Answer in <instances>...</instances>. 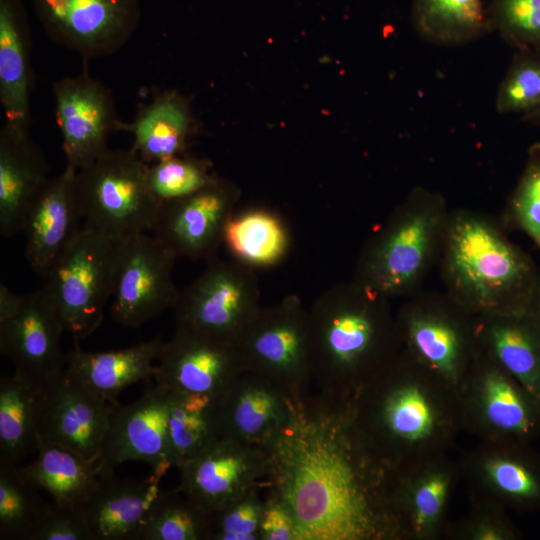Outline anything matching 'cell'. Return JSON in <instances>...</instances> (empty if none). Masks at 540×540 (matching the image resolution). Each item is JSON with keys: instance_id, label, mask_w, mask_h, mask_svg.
<instances>
[{"instance_id": "cell-1", "label": "cell", "mask_w": 540, "mask_h": 540, "mask_svg": "<svg viewBox=\"0 0 540 540\" xmlns=\"http://www.w3.org/2000/svg\"><path fill=\"white\" fill-rule=\"evenodd\" d=\"M268 496L292 516L296 540H373L391 536L381 456L353 404L311 393L291 400L265 445Z\"/></svg>"}, {"instance_id": "cell-2", "label": "cell", "mask_w": 540, "mask_h": 540, "mask_svg": "<svg viewBox=\"0 0 540 540\" xmlns=\"http://www.w3.org/2000/svg\"><path fill=\"white\" fill-rule=\"evenodd\" d=\"M389 301L352 280L329 287L314 302L309 316L317 392L353 403L364 383L379 377L392 345Z\"/></svg>"}, {"instance_id": "cell-3", "label": "cell", "mask_w": 540, "mask_h": 540, "mask_svg": "<svg viewBox=\"0 0 540 540\" xmlns=\"http://www.w3.org/2000/svg\"><path fill=\"white\" fill-rule=\"evenodd\" d=\"M438 263L445 293L477 316L526 311L540 271L504 224L469 209L450 211Z\"/></svg>"}, {"instance_id": "cell-4", "label": "cell", "mask_w": 540, "mask_h": 540, "mask_svg": "<svg viewBox=\"0 0 540 540\" xmlns=\"http://www.w3.org/2000/svg\"><path fill=\"white\" fill-rule=\"evenodd\" d=\"M450 211L440 193L413 188L363 247L353 281L390 300L422 290L439 261Z\"/></svg>"}, {"instance_id": "cell-5", "label": "cell", "mask_w": 540, "mask_h": 540, "mask_svg": "<svg viewBox=\"0 0 540 540\" xmlns=\"http://www.w3.org/2000/svg\"><path fill=\"white\" fill-rule=\"evenodd\" d=\"M126 239L83 224L44 277L42 289L74 340L87 338L101 325Z\"/></svg>"}, {"instance_id": "cell-6", "label": "cell", "mask_w": 540, "mask_h": 540, "mask_svg": "<svg viewBox=\"0 0 540 540\" xmlns=\"http://www.w3.org/2000/svg\"><path fill=\"white\" fill-rule=\"evenodd\" d=\"M148 168L132 148H109L77 170L76 195L84 224L119 238L152 231L160 203L149 188Z\"/></svg>"}, {"instance_id": "cell-7", "label": "cell", "mask_w": 540, "mask_h": 540, "mask_svg": "<svg viewBox=\"0 0 540 540\" xmlns=\"http://www.w3.org/2000/svg\"><path fill=\"white\" fill-rule=\"evenodd\" d=\"M310 316L294 294L260 307L236 345L243 372L261 375L300 398L310 392Z\"/></svg>"}, {"instance_id": "cell-8", "label": "cell", "mask_w": 540, "mask_h": 540, "mask_svg": "<svg viewBox=\"0 0 540 540\" xmlns=\"http://www.w3.org/2000/svg\"><path fill=\"white\" fill-rule=\"evenodd\" d=\"M254 269L214 256L180 291L172 308L176 328L235 342L261 307Z\"/></svg>"}, {"instance_id": "cell-9", "label": "cell", "mask_w": 540, "mask_h": 540, "mask_svg": "<svg viewBox=\"0 0 540 540\" xmlns=\"http://www.w3.org/2000/svg\"><path fill=\"white\" fill-rule=\"evenodd\" d=\"M48 37L83 60L116 53L132 38L141 0H32Z\"/></svg>"}, {"instance_id": "cell-10", "label": "cell", "mask_w": 540, "mask_h": 540, "mask_svg": "<svg viewBox=\"0 0 540 540\" xmlns=\"http://www.w3.org/2000/svg\"><path fill=\"white\" fill-rule=\"evenodd\" d=\"M176 259L154 235L126 239L110 306L115 322L139 327L174 307L180 293L172 275Z\"/></svg>"}, {"instance_id": "cell-11", "label": "cell", "mask_w": 540, "mask_h": 540, "mask_svg": "<svg viewBox=\"0 0 540 540\" xmlns=\"http://www.w3.org/2000/svg\"><path fill=\"white\" fill-rule=\"evenodd\" d=\"M177 469L176 489L212 513L265 487L269 456L265 446L219 437Z\"/></svg>"}, {"instance_id": "cell-12", "label": "cell", "mask_w": 540, "mask_h": 540, "mask_svg": "<svg viewBox=\"0 0 540 540\" xmlns=\"http://www.w3.org/2000/svg\"><path fill=\"white\" fill-rule=\"evenodd\" d=\"M52 93L66 164L79 170L107 151L110 134L120 131L115 99L86 64L78 75L55 81Z\"/></svg>"}, {"instance_id": "cell-13", "label": "cell", "mask_w": 540, "mask_h": 540, "mask_svg": "<svg viewBox=\"0 0 540 540\" xmlns=\"http://www.w3.org/2000/svg\"><path fill=\"white\" fill-rule=\"evenodd\" d=\"M171 389L156 383L135 401L118 405L111 417L96 467L99 476L114 473L126 461L145 462L163 477L168 458V414Z\"/></svg>"}, {"instance_id": "cell-14", "label": "cell", "mask_w": 540, "mask_h": 540, "mask_svg": "<svg viewBox=\"0 0 540 540\" xmlns=\"http://www.w3.org/2000/svg\"><path fill=\"white\" fill-rule=\"evenodd\" d=\"M156 362V383L215 399L243 372L235 342L182 328L162 342Z\"/></svg>"}, {"instance_id": "cell-15", "label": "cell", "mask_w": 540, "mask_h": 540, "mask_svg": "<svg viewBox=\"0 0 540 540\" xmlns=\"http://www.w3.org/2000/svg\"><path fill=\"white\" fill-rule=\"evenodd\" d=\"M237 200V190L216 179L195 193L162 203L153 235L177 258L206 261L223 244L224 228Z\"/></svg>"}, {"instance_id": "cell-16", "label": "cell", "mask_w": 540, "mask_h": 540, "mask_svg": "<svg viewBox=\"0 0 540 540\" xmlns=\"http://www.w3.org/2000/svg\"><path fill=\"white\" fill-rule=\"evenodd\" d=\"M116 407L64 371L43 384L40 444L62 446L97 463Z\"/></svg>"}, {"instance_id": "cell-17", "label": "cell", "mask_w": 540, "mask_h": 540, "mask_svg": "<svg viewBox=\"0 0 540 540\" xmlns=\"http://www.w3.org/2000/svg\"><path fill=\"white\" fill-rule=\"evenodd\" d=\"M63 333L61 319L41 287L23 294L18 309L0 319V351L16 370L43 385L65 371Z\"/></svg>"}, {"instance_id": "cell-18", "label": "cell", "mask_w": 540, "mask_h": 540, "mask_svg": "<svg viewBox=\"0 0 540 540\" xmlns=\"http://www.w3.org/2000/svg\"><path fill=\"white\" fill-rule=\"evenodd\" d=\"M408 298L400 322L412 352L432 369L455 375L467 353L465 318L473 314L445 292L420 290Z\"/></svg>"}, {"instance_id": "cell-19", "label": "cell", "mask_w": 540, "mask_h": 540, "mask_svg": "<svg viewBox=\"0 0 540 540\" xmlns=\"http://www.w3.org/2000/svg\"><path fill=\"white\" fill-rule=\"evenodd\" d=\"M76 175L77 170L66 164L59 175L49 179L24 222L26 259L43 278L81 228Z\"/></svg>"}, {"instance_id": "cell-20", "label": "cell", "mask_w": 540, "mask_h": 540, "mask_svg": "<svg viewBox=\"0 0 540 540\" xmlns=\"http://www.w3.org/2000/svg\"><path fill=\"white\" fill-rule=\"evenodd\" d=\"M45 156L29 127L4 122L0 130V233L23 231L32 204L49 181Z\"/></svg>"}, {"instance_id": "cell-21", "label": "cell", "mask_w": 540, "mask_h": 540, "mask_svg": "<svg viewBox=\"0 0 540 540\" xmlns=\"http://www.w3.org/2000/svg\"><path fill=\"white\" fill-rule=\"evenodd\" d=\"M291 400L275 382L242 372L218 400L220 437L265 446L288 416Z\"/></svg>"}, {"instance_id": "cell-22", "label": "cell", "mask_w": 540, "mask_h": 540, "mask_svg": "<svg viewBox=\"0 0 540 540\" xmlns=\"http://www.w3.org/2000/svg\"><path fill=\"white\" fill-rule=\"evenodd\" d=\"M161 477L100 480L80 509L92 540H137L145 516L159 494Z\"/></svg>"}, {"instance_id": "cell-23", "label": "cell", "mask_w": 540, "mask_h": 540, "mask_svg": "<svg viewBox=\"0 0 540 540\" xmlns=\"http://www.w3.org/2000/svg\"><path fill=\"white\" fill-rule=\"evenodd\" d=\"M66 353L65 372L81 385L111 405L118 406L123 389L154 378L162 341L154 338L117 350L90 352L82 350L78 340Z\"/></svg>"}, {"instance_id": "cell-24", "label": "cell", "mask_w": 540, "mask_h": 540, "mask_svg": "<svg viewBox=\"0 0 540 540\" xmlns=\"http://www.w3.org/2000/svg\"><path fill=\"white\" fill-rule=\"evenodd\" d=\"M31 37L21 0H0V103L5 122L30 127Z\"/></svg>"}, {"instance_id": "cell-25", "label": "cell", "mask_w": 540, "mask_h": 540, "mask_svg": "<svg viewBox=\"0 0 540 540\" xmlns=\"http://www.w3.org/2000/svg\"><path fill=\"white\" fill-rule=\"evenodd\" d=\"M476 338L540 404V325L526 311L479 315Z\"/></svg>"}, {"instance_id": "cell-26", "label": "cell", "mask_w": 540, "mask_h": 540, "mask_svg": "<svg viewBox=\"0 0 540 540\" xmlns=\"http://www.w3.org/2000/svg\"><path fill=\"white\" fill-rule=\"evenodd\" d=\"M43 385L14 370L0 379V466L16 467L40 444Z\"/></svg>"}, {"instance_id": "cell-27", "label": "cell", "mask_w": 540, "mask_h": 540, "mask_svg": "<svg viewBox=\"0 0 540 540\" xmlns=\"http://www.w3.org/2000/svg\"><path fill=\"white\" fill-rule=\"evenodd\" d=\"M120 131L133 136L132 149L147 164L182 155L192 132L186 101L176 92L162 91L143 106Z\"/></svg>"}, {"instance_id": "cell-28", "label": "cell", "mask_w": 540, "mask_h": 540, "mask_svg": "<svg viewBox=\"0 0 540 540\" xmlns=\"http://www.w3.org/2000/svg\"><path fill=\"white\" fill-rule=\"evenodd\" d=\"M17 468L27 481L61 507H81L100 480L94 461L53 444H40L36 458Z\"/></svg>"}, {"instance_id": "cell-29", "label": "cell", "mask_w": 540, "mask_h": 540, "mask_svg": "<svg viewBox=\"0 0 540 540\" xmlns=\"http://www.w3.org/2000/svg\"><path fill=\"white\" fill-rule=\"evenodd\" d=\"M223 244L236 261L253 269L277 265L290 248V234L276 213L264 208L233 212L226 222Z\"/></svg>"}, {"instance_id": "cell-30", "label": "cell", "mask_w": 540, "mask_h": 540, "mask_svg": "<svg viewBox=\"0 0 540 540\" xmlns=\"http://www.w3.org/2000/svg\"><path fill=\"white\" fill-rule=\"evenodd\" d=\"M168 458L179 468L220 437L218 400L171 390Z\"/></svg>"}, {"instance_id": "cell-31", "label": "cell", "mask_w": 540, "mask_h": 540, "mask_svg": "<svg viewBox=\"0 0 540 540\" xmlns=\"http://www.w3.org/2000/svg\"><path fill=\"white\" fill-rule=\"evenodd\" d=\"M412 21L424 39L446 46L470 42L491 29L482 0H412Z\"/></svg>"}, {"instance_id": "cell-32", "label": "cell", "mask_w": 540, "mask_h": 540, "mask_svg": "<svg viewBox=\"0 0 540 540\" xmlns=\"http://www.w3.org/2000/svg\"><path fill=\"white\" fill-rule=\"evenodd\" d=\"M209 513L176 488L160 491L137 540H208Z\"/></svg>"}, {"instance_id": "cell-33", "label": "cell", "mask_w": 540, "mask_h": 540, "mask_svg": "<svg viewBox=\"0 0 540 540\" xmlns=\"http://www.w3.org/2000/svg\"><path fill=\"white\" fill-rule=\"evenodd\" d=\"M17 467L0 466V539L28 540L52 503Z\"/></svg>"}, {"instance_id": "cell-34", "label": "cell", "mask_w": 540, "mask_h": 540, "mask_svg": "<svg viewBox=\"0 0 540 540\" xmlns=\"http://www.w3.org/2000/svg\"><path fill=\"white\" fill-rule=\"evenodd\" d=\"M484 382L488 420L498 429L521 437L534 432L540 404L526 390L514 386L500 371L489 372Z\"/></svg>"}, {"instance_id": "cell-35", "label": "cell", "mask_w": 540, "mask_h": 540, "mask_svg": "<svg viewBox=\"0 0 540 540\" xmlns=\"http://www.w3.org/2000/svg\"><path fill=\"white\" fill-rule=\"evenodd\" d=\"M503 224L523 232L540 251V142L527 151L524 169L504 211Z\"/></svg>"}, {"instance_id": "cell-36", "label": "cell", "mask_w": 540, "mask_h": 540, "mask_svg": "<svg viewBox=\"0 0 540 540\" xmlns=\"http://www.w3.org/2000/svg\"><path fill=\"white\" fill-rule=\"evenodd\" d=\"M147 179L160 205L195 193L216 180L206 161L182 155L150 164Z\"/></svg>"}, {"instance_id": "cell-37", "label": "cell", "mask_w": 540, "mask_h": 540, "mask_svg": "<svg viewBox=\"0 0 540 540\" xmlns=\"http://www.w3.org/2000/svg\"><path fill=\"white\" fill-rule=\"evenodd\" d=\"M490 27L519 51L540 54V0H491Z\"/></svg>"}, {"instance_id": "cell-38", "label": "cell", "mask_w": 540, "mask_h": 540, "mask_svg": "<svg viewBox=\"0 0 540 540\" xmlns=\"http://www.w3.org/2000/svg\"><path fill=\"white\" fill-rule=\"evenodd\" d=\"M495 107L502 114L522 115L540 107V54L519 51L499 86Z\"/></svg>"}, {"instance_id": "cell-39", "label": "cell", "mask_w": 540, "mask_h": 540, "mask_svg": "<svg viewBox=\"0 0 540 540\" xmlns=\"http://www.w3.org/2000/svg\"><path fill=\"white\" fill-rule=\"evenodd\" d=\"M258 490L209 513L208 540H260L265 500Z\"/></svg>"}, {"instance_id": "cell-40", "label": "cell", "mask_w": 540, "mask_h": 540, "mask_svg": "<svg viewBox=\"0 0 540 540\" xmlns=\"http://www.w3.org/2000/svg\"><path fill=\"white\" fill-rule=\"evenodd\" d=\"M487 471L505 494L528 502L540 499V478L527 464L513 459H496L488 463Z\"/></svg>"}, {"instance_id": "cell-41", "label": "cell", "mask_w": 540, "mask_h": 540, "mask_svg": "<svg viewBox=\"0 0 540 540\" xmlns=\"http://www.w3.org/2000/svg\"><path fill=\"white\" fill-rule=\"evenodd\" d=\"M28 540H92L80 507H61L53 502Z\"/></svg>"}, {"instance_id": "cell-42", "label": "cell", "mask_w": 540, "mask_h": 540, "mask_svg": "<svg viewBox=\"0 0 540 540\" xmlns=\"http://www.w3.org/2000/svg\"><path fill=\"white\" fill-rule=\"evenodd\" d=\"M260 540H296L295 524L286 507L277 499H265Z\"/></svg>"}, {"instance_id": "cell-43", "label": "cell", "mask_w": 540, "mask_h": 540, "mask_svg": "<svg viewBox=\"0 0 540 540\" xmlns=\"http://www.w3.org/2000/svg\"><path fill=\"white\" fill-rule=\"evenodd\" d=\"M447 491L445 479L439 476L423 482L415 492V520L418 528L431 523L439 514Z\"/></svg>"}, {"instance_id": "cell-44", "label": "cell", "mask_w": 540, "mask_h": 540, "mask_svg": "<svg viewBox=\"0 0 540 540\" xmlns=\"http://www.w3.org/2000/svg\"><path fill=\"white\" fill-rule=\"evenodd\" d=\"M23 294L11 291L6 285H0V319L13 314L21 304Z\"/></svg>"}, {"instance_id": "cell-45", "label": "cell", "mask_w": 540, "mask_h": 540, "mask_svg": "<svg viewBox=\"0 0 540 540\" xmlns=\"http://www.w3.org/2000/svg\"><path fill=\"white\" fill-rule=\"evenodd\" d=\"M526 312L529 313L540 325V271Z\"/></svg>"}, {"instance_id": "cell-46", "label": "cell", "mask_w": 540, "mask_h": 540, "mask_svg": "<svg viewBox=\"0 0 540 540\" xmlns=\"http://www.w3.org/2000/svg\"><path fill=\"white\" fill-rule=\"evenodd\" d=\"M523 118L527 121H531L540 124V107L523 114Z\"/></svg>"}, {"instance_id": "cell-47", "label": "cell", "mask_w": 540, "mask_h": 540, "mask_svg": "<svg viewBox=\"0 0 540 540\" xmlns=\"http://www.w3.org/2000/svg\"><path fill=\"white\" fill-rule=\"evenodd\" d=\"M481 536L482 539H498L497 535L490 531H485Z\"/></svg>"}]
</instances>
